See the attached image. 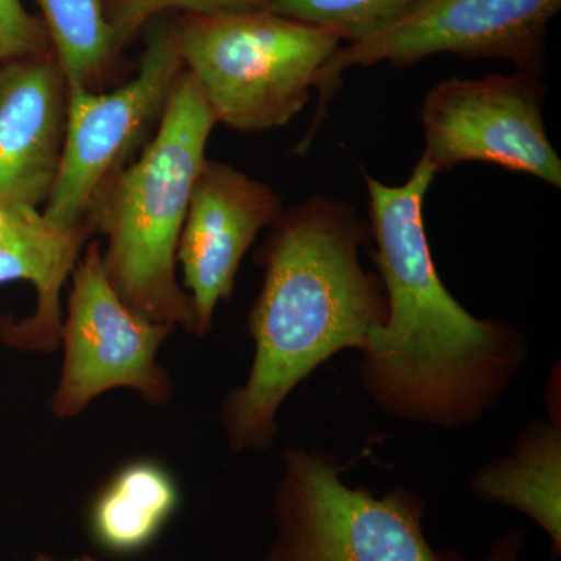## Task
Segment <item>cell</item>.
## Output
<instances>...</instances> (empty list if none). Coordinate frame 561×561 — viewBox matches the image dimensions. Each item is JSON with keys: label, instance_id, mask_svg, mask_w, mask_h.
<instances>
[{"label": "cell", "instance_id": "cell-3", "mask_svg": "<svg viewBox=\"0 0 561 561\" xmlns=\"http://www.w3.org/2000/svg\"><path fill=\"white\" fill-rule=\"evenodd\" d=\"M157 135L138 161L101 187L88 210L102 265L133 312L197 335V312L176 279V251L216 116L186 70L173 83Z\"/></svg>", "mask_w": 561, "mask_h": 561}, {"label": "cell", "instance_id": "cell-10", "mask_svg": "<svg viewBox=\"0 0 561 561\" xmlns=\"http://www.w3.org/2000/svg\"><path fill=\"white\" fill-rule=\"evenodd\" d=\"M283 210L279 195L268 184L227 162L206 158L192 190L176 251L184 290L197 312V337L213 328L217 306L230 300L251 243Z\"/></svg>", "mask_w": 561, "mask_h": 561}, {"label": "cell", "instance_id": "cell-1", "mask_svg": "<svg viewBox=\"0 0 561 561\" xmlns=\"http://www.w3.org/2000/svg\"><path fill=\"white\" fill-rule=\"evenodd\" d=\"M435 175L423 158L400 186L364 175L387 319L359 351L357 367L378 411L457 430L479 423L497 404L530 350L507 321L468 312L438 276L423 221Z\"/></svg>", "mask_w": 561, "mask_h": 561}, {"label": "cell", "instance_id": "cell-8", "mask_svg": "<svg viewBox=\"0 0 561 561\" xmlns=\"http://www.w3.org/2000/svg\"><path fill=\"white\" fill-rule=\"evenodd\" d=\"M423 160L435 172L491 162L561 186V161L548 138L540 84L529 73L451 79L421 106Z\"/></svg>", "mask_w": 561, "mask_h": 561}, {"label": "cell", "instance_id": "cell-20", "mask_svg": "<svg viewBox=\"0 0 561 561\" xmlns=\"http://www.w3.org/2000/svg\"><path fill=\"white\" fill-rule=\"evenodd\" d=\"M32 561H95L90 559V557H81V559H73V560H57V559H50V557L47 556H38L36 559H33Z\"/></svg>", "mask_w": 561, "mask_h": 561}, {"label": "cell", "instance_id": "cell-9", "mask_svg": "<svg viewBox=\"0 0 561 561\" xmlns=\"http://www.w3.org/2000/svg\"><path fill=\"white\" fill-rule=\"evenodd\" d=\"M561 0H421L390 27L339 49L317 77L320 113L343 70L389 61L405 66L437 54L501 57L530 68Z\"/></svg>", "mask_w": 561, "mask_h": 561}, {"label": "cell", "instance_id": "cell-5", "mask_svg": "<svg viewBox=\"0 0 561 561\" xmlns=\"http://www.w3.org/2000/svg\"><path fill=\"white\" fill-rule=\"evenodd\" d=\"M275 494L278 535L271 561H456L424 537L419 491L378 497L343 482L323 449L289 448Z\"/></svg>", "mask_w": 561, "mask_h": 561}, {"label": "cell", "instance_id": "cell-13", "mask_svg": "<svg viewBox=\"0 0 561 561\" xmlns=\"http://www.w3.org/2000/svg\"><path fill=\"white\" fill-rule=\"evenodd\" d=\"M479 500L524 513L561 549V421L538 419L519 432L511 451L471 478Z\"/></svg>", "mask_w": 561, "mask_h": 561}, {"label": "cell", "instance_id": "cell-7", "mask_svg": "<svg viewBox=\"0 0 561 561\" xmlns=\"http://www.w3.org/2000/svg\"><path fill=\"white\" fill-rule=\"evenodd\" d=\"M181 70L176 28L157 25L147 36L138 72L127 83L111 92L68 84L60 169L43 209L51 224L87 225L95 194L124 168L150 125L160 122Z\"/></svg>", "mask_w": 561, "mask_h": 561}, {"label": "cell", "instance_id": "cell-18", "mask_svg": "<svg viewBox=\"0 0 561 561\" xmlns=\"http://www.w3.org/2000/svg\"><path fill=\"white\" fill-rule=\"evenodd\" d=\"M54 54L49 35L21 0H0V61Z\"/></svg>", "mask_w": 561, "mask_h": 561}, {"label": "cell", "instance_id": "cell-16", "mask_svg": "<svg viewBox=\"0 0 561 561\" xmlns=\"http://www.w3.org/2000/svg\"><path fill=\"white\" fill-rule=\"evenodd\" d=\"M421 0H271L267 10L279 16L317 25L359 43L390 27Z\"/></svg>", "mask_w": 561, "mask_h": 561}, {"label": "cell", "instance_id": "cell-12", "mask_svg": "<svg viewBox=\"0 0 561 561\" xmlns=\"http://www.w3.org/2000/svg\"><path fill=\"white\" fill-rule=\"evenodd\" d=\"M90 227L61 228L35 206L0 201V286L27 280L36 290L32 316H0V342L10 348L50 353L61 343V290L72 275Z\"/></svg>", "mask_w": 561, "mask_h": 561}, {"label": "cell", "instance_id": "cell-4", "mask_svg": "<svg viewBox=\"0 0 561 561\" xmlns=\"http://www.w3.org/2000/svg\"><path fill=\"white\" fill-rule=\"evenodd\" d=\"M175 28L183 69L217 124L241 133L294 119L342 41L268 10L186 14Z\"/></svg>", "mask_w": 561, "mask_h": 561}, {"label": "cell", "instance_id": "cell-14", "mask_svg": "<svg viewBox=\"0 0 561 561\" xmlns=\"http://www.w3.org/2000/svg\"><path fill=\"white\" fill-rule=\"evenodd\" d=\"M179 490L161 465L133 461L122 468L92 507L95 538L114 552L144 548L175 511Z\"/></svg>", "mask_w": 561, "mask_h": 561}, {"label": "cell", "instance_id": "cell-2", "mask_svg": "<svg viewBox=\"0 0 561 561\" xmlns=\"http://www.w3.org/2000/svg\"><path fill=\"white\" fill-rule=\"evenodd\" d=\"M260 251L249 376L221 404L232 453L265 451L287 397L341 351H360L387 319L381 279L365 271L368 227L346 203L312 197L283 210Z\"/></svg>", "mask_w": 561, "mask_h": 561}, {"label": "cell", "instance_id": "cell-17", "mask_svg": "<svg viewBox=\"0 0 561 561\" xmlns=\"http://www.w3.org/2000/svg\"><path fill=\"white\" fill-rule=\"evenodd\" d=\"M271 0H105L106 20L113 33L116 50L122 49L153 18L165 11L186 14L239 13L267 10Z\"/></svg>", "mask_w": 561, "mask_h": 561}, {"label": "cell", "instance_id": "cell-6", "mask_svg": "<svg viewBox=\"0 0 561 561\" xmlns=\"http://www.w3.org/2000/svg\"><path fill=\"white\" fill-rule=\"evenodd\" d=\"M70 278L61 327L65 359L51 413L72 419L114 389L135 390L150 405L168 404L172 381L157 356L175 327L144 319L121 300L103 271L98 241L87 243Z\"/></svg>", "mask_w": 561, "mask_h": 561}, {"label": "cell", "instance_id": "cell-19", "mask_svg": "<svg viewBox=\"0 0 561 561\" xmlns=\"http://www.w3.org/2000/svg\"><path fill=\"white\" fill-rule=\"evenodd\" d=\"M523 531L511 530L496 541L486 561H518L522 551Z\"/></svg>", "mask_w": 561, "mask_h": 561}, {"label": "cell", "instance_id": "cell-11", "mask_svg": "<svg viewBox=\"0 0 561 561\" xmlns=\"http://www.w3.org/2000/svg\"><path fill=\"white\" fill-rule=\"evenodd\" d=\"M68 81L54 54L0 66V201L44 205L60 169Z\"/></svg>", "mask_w": 561, "mask_h": 561}, {"label": "cell", "instance_id": "cell-15", "mask_svg": "<svg viewBox=\"0 0 561 561\" xmlns=\"http://www.w3.org/2000/svg\"><path fill=\"white\" fill-rule=\"evenodd\" d=\"M68 84L99 91L116 46L103 0H35Z\"/></svg>", "mask_w": 561, "mask_h": 561}]
</instances>
